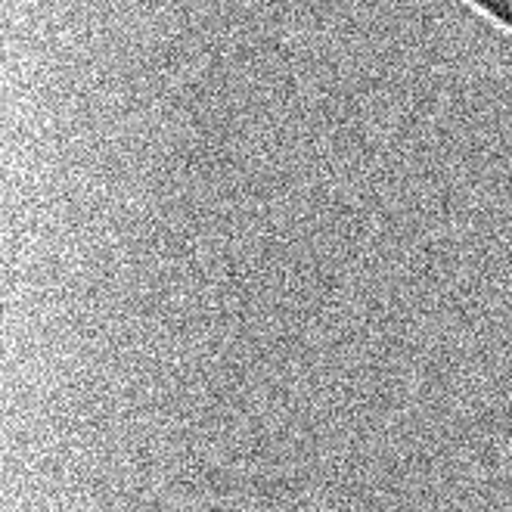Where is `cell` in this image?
Instances as JSON below:
<instances>
[{
	"instance_id": "obj_1",
	"label": "cell",
	"mask_w": 512,
	"mask_h": 512,
	"mask_svg": "<svg viewBox=\"0 0 512 512\" xmlns=\"http://www.w3.org/2000/svg\"><path fill=\"white\" fill-rule=\"evenodd\" d=\"M472 10H478L485 19H491L497 28L512 35V0H466Z\"/></svg>"
}]
</instances>
